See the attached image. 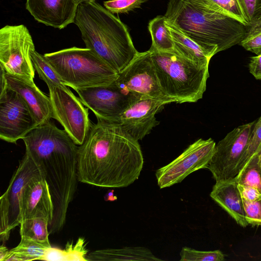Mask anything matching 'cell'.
<instances>
[{
	"instance_id": "e0dca14e",
	"label": "cell",
	"mask_w": 261,
	"mask_h": 261,
	"mask_svg": "<svg viewBox=\"0 0 261 261\" xmlns=\"http://www.w3.org/2000/svg\"><path fill=\"white\" fill-rule=\"evenodd\" d=\"M54 206L48 185L42 176L32 178L24 187L20 198L19 221L35 217L52 222ZM48 225V226H49Z\"/></svg>"
},
{
	"instance_id": "52a82bcc",
	"label": "cell",
	"mask_w": 261,
	"mask_h": 261,
	"mask_svg": "<svg viewBox=\"0 0 261 261\" xmlns=\"http://www.w3.org/2000/svg\"><path fill=\"white\" fill-rule=\"evenodd\" d=\"M33 38L23 24L6 25L0 30V67L6 73L33 82L35 70L31 57Z\"/></svg>"
},
{
	"instance_id": "484cf974",
	"label": "cell",
	"mask_w": 261,
	"mask_h": 261,
	"mask_svg": "<svg viewBox=\"0 0 261 261\" xmlns=\"http://www.w3.org/2000/svg\"><path fill=\"white\" fill-rule=\"evenodd\" d=\"M87 254L85 241L84 238H79L74 244L68 242L63 250L53 247L48 248L43 260L87 261Z\"/></svg>"
},
{
	"instance_id": "3957f363",
	"label": "cell",
	"mask_w": 261,
	"mask_h": 261,
	"mask_svg": "<svg viewBox=\"0 0 261 261\" xmlns=\"http://www.w3.org/2000/svg\"><path fill=\"white\" fill-rule=\"evenodd\" d=\"M74 23L81 32L86 47L118 73L139 53L126 25L95 1L79 4Z\"/></svg>"
},
{
	"instance_id": "4fadbf2b",
	"label": "cell",
	"mask_w": 261,
	"mask_h": 261,
	"mask_svg": "<svg viewBox=\"0 0 261 261\" xmlns=\"http://www.w3.org/2000/svg\"><path fill=\"white\" fill-rule=\"evenodd\" d=\"M85 106L91 110L97 119L116 122L127 107L132 93L116 82L105 86L76 89Z\"/></svg>"
},
{
	"instance_id": "7a4b0ae2",
	"label": "cell",
	"mask_w": 261,
	"mask_h": 261,
	"mask_svg": "<svg viewBox=\"0 0 261 261\" xmlns=\"http://www.w3.org/2000/svg\"><path fill=\"white\" fill-rule=\"evenodd\" d=\"M25 152L38 165L46 181L54 206L49 234L65 225L68 208L76 190L77 146L67 132L50 121L37 126L22 139Z\"/></svg>"
},
{
	"instance_id": "8d00e7d4",
	"label": "cell",
	"mask_w": 261,
	"mask_h": 261,
	"mask_svg": "<svg viewBox=\"0 0 261 261\" xmlns=\"http://www.w3.org/2000/svg\"><path fill=\"white\" fill-rule=\"evenodd\" d=\"M9 250L4 245H2L0 247V261L4 260L7 256Z\"/></svg>"
},
{
	"instance_id": "cb8c5ba5",
	"label": "cell",
	"mask_w": 261,
	"mask_h": 261,
	"mask_svg": "<svg viewBox=\"0 0 261 261\" xmlns=\"http://www.w3.org/2000/svg\"><path fill=\"white\" fill-rule=\"evenodd\" d=\"M48 219L44 217H35L24 219L20 223L21 237L30 238L49 248L51 247L48 236Z\"/></svg>"
},
{
	"instance_id": "9a60e30c",
	"label": "cell",
	"mask_w": 261,
	"mask_h": 261,
	"mask_svg": "<svg viewBox=\"0 0 261 261\" xmlns=\"http://www.w3.org/2000/svg\"><path fill=\"white\" fill-rule=\"evenodd\" d=\"M79 0H26L25 8L38 22L60 30L74 22Z\"/></svg>"
},
{
	"instance_id": "7402d4cb",
	"label": "cell",
	"mask_w": 261,
	"mask_h": 261,
	"mask_svg": "<svg viewBox=\"0 0 261 261\" xmlns=\"http://www.w3.org/2000/svg\"><path fill=\"white\" fill-rule=\"evenodd\" d=\"M48 248L30 238L21 237L19 244L9 251L4 261L43 260Z\"/></svg>"
},
{
	"instance_id": "83f0119b",
	"label": "cell",
	"mask_w": 261,
	"mask_h": 261,
	"mask_svg": "<svg viewBox=\"0 0 261 261\" xmlns=\"http://www.w3.org/2000/svg\"><path fill=\"white\" fill-rule=\"evenodd\" d=\"M238 184L250 186L261 193V168L254 155L236 176Z\"/></svg>"
},
{
	"instance_id": "f35d334b",
	"label": "cell",
	"mask_w": 261,
	"mask_h": 261,
	"mask_svg": "<svg viewBox=\"0 0 261 261\" xmlns=\"http://www.w3.org/2000/svg\"><path fill=\"white\" fill-rule=\"evenodd\" d=\"M81 3L83 2V0H79Z\"/></svg>"
},
{
	"instance_id": "5b68a950",
	"label": "cell",
	"mask_w": 261,
	"mask_h": 261,
	"mask_svg": "<svg viewBox=\"0 0 261 261\" xmlns=\"http://www.w3.org/2000/svg\"><path fill=\"white\" fill-rule=\"evenodd\" d=\"M149 50L165 96L177 103L195 102L202 98L208 66L197 64L175 53Z\"/></svg>"
},
{
	"instance_id": "f546056e",
	"label": "cell",
	"mask_w": 261,
	"mask_h": 261,
	"mask_svg": "<svg viewBox=\"0 0 261 261\" xmlns=\"http://www.w3.org/2000/svg\"><path fill=\"white\" fill-rule=\"evenodd\" d=\"M180 261H223L225 255L219 250L199 251L188 247L182 248L180 253Z\"/></svg>"
},
{
	"instance_id": "8992f818",
	"label": "cell",
	"mask_w": 261,
	"mask_h": 261,
	"mask_svg": "<svg viewBox=\"0 0 261 261\" xmlns=\"http://www.w3.org/2000/svg\"><path fill=\"white\" fill-rule=\"evenodd\" d=\"M65 85L76 89L110 85L118 73L92 50L72 47L44 55Z\"/></svg>"
},
{
	"instance_id": "2e32d148",
	"label": "cell",
	"mask_w": 261,
	"mask_h": 261,
	"mask_svg": "<svg viewBox=\"0 0 261 261\" xmlns=\"http://www.w3.org/2000/svg\"><path fill=\"white\" fill-rule=\"evenodd\" d=\"M42 176L41 171L34 160L27 152L13 174L6 192L1 196L9 208V229L20 224V202L22 192L33 178Z\"/></svg>"
},
{
	"instance_id": "e575fe53",
	"label": "cell",
	"mask_w": 261,
	"mask_h": 261,
	"mask_svg": "<svg viewBox=\"0 0 261 261\" xmlns=\"http://www.w3.org/2000/svg\"><path fill=\"white\" fill-rule=\"evenodd\" d=\"M238 187L243 199L249 201L261 199V193L256 189L240 184Z\"/></svg>"
},
{
	"instance_id": "f1b7e54d",
	"label": "cell",
	"mask_w": 261,
	"mask_h": 261,
	"mask_svg": "<svg viewBox=\"0 0 261 261\" xmlns=\"http://www.w3.org/2000/svg\"><path fill=\"white\" fill-rule=\"evenodd\" d=\"M239 45L256 55L261 53V18L247 26L245 36Z\"/></svg>"
},
{
	"instance_id": "ac0fdd59",
	"label": "cell",
	"mask_w": 261,
	"mask_h": 261,
	"mask_svg": "<svg viewBox=\"0 0 261 261\" xmlns=\"http://www.w3.org/2000/svg\"><path fill=\"white\" fill-rule=\"evenodd\" d=\"M8 87L17 92L29 109L36 127L50 121L53 118L49 97L35 85L23 79L6 73Z\"/></svg>"
},
{
	"instance_id": "4dcf8cb0",
	"label": "cell",
	"mask_w": 261,
	"mask_h": 261,
	"mask_svg": "<svg viewBox=\"0 0 261 261\" xmlns=\"http://www.w3.org/2000/svg\"><path fill=\"white\" fill-rule=\"evenodd\" d=\"M261 145V116L257 120L251 133L247 148L237 168V175Z\"/></svg>"
},
{
	"instance_id": "d590c367",
	"label": "cell",
	"mask_w": 261,
	"mask_h": 261,
	"mask_svg": "<svg viewBox=\"0 0 261 261\" xmlns=\"http://www.w3.org/2000/svg\"><path fill=\"white\" fill-rule=\"evenodd\" d=\"M249 70L257 80H261V53L250 58L248 64Z\"/></svg>"
},
{
	"instance_id": "7c38bea8",
	"label": "cell",
	"mask_w": 261,
	"mask_h": 261,
	"mask_svg": "<svg viewBox=\"0 0 261 261\" xmlns=\"http://www.w3.org/2000/svg\"><path fill=\"white\" fill-rule=\"evenodd\" d=\"M36 127L28 106L19 95L8 89L0 94V138L16 144Z\"/></svg>"
},
{
	"instance_id": "6da1fadb",
	"label": "cell",
	"mask_w": 261,
	"mask_h": 261,
	"mask_svg": "<svg viewBox=\"0 0 261 261\" xmlns=\"http://www.w3.org/2000/svg\"><path fill=\"white\" fill-rule=\"evenodd\" d=\"M97 120L79 146V181L102 188L127 187L143 169L141 147L118 123Z\"/></svg>"
},
{
	"instance_id": "ffe728a7",
	"label": "cell",
	"mask_w": 261,
	"mask_h": 261,
	"mask_svg": "<svg viewBox=\"0 0 261 261\" xmlns=\"http://www.w3.org/2000/svg\"><path fill=\"white\" fill-rule=\"evenodd\" d=\"M166 25L169 30L173 41L175 53L197 64L208 66L211 59L218 53L217 49L206 48L200 45L167 18Z\"/></svg>"
},
{
	"instance_id": "1f68e13d",
	"label": "cell",
	"mask_w": 261,
	"mask_h": 261,
	"mask_svg": "<svg viewBox=\"0 0 261 261\" xmlns=\"http://www.w3.org/2000/svg\"><path fill=\"white\" fill-rule=\"evenodd\" d=\"M146 0H109L105 1L103 5L108 11L115 13H125L139 8Z\"/></svg>"
},
{
	"instance_id": "836d02e7",
	"label": "cell",
	"mask_w": 261,
	"mask_h": 261,
	"mask_svg": "<svg viewBox=\"0 0 261 261\" xmlns=\"http://www.w3.org/2000/svg\"><path fill=\"white\" fill-rule=\"evenodd\" d=\"M249 25L261 18V0H239Z\"/></svg>"
},
{
	"instance_id": "603a6c76",
	"label": "cell",
	"mask_w": 261,
	"mask_h": 261,
	"mask_svg": "<svg viewBox=\"0 0 261 261\" xmlns=\"http://www.w3.org/2000/svg\"><path fill=\"white\" fill-rule=\"evenodd\" d=\"M166 17L157 16L148 23L152 44L149 49L161 52L175 53L173 41L166 25Z\"/></svg>"
},
{
	"instance_id": "d6a6232c",
	"label": "cell",
	"mask_w": 261,
	"mask_h": 261,
	"mask_svg": "<svg viewBox=\"0 0 261 261\" xmlns=\"http://www.w3.org/2000/svg\"><path fill=\"white\" fill-rule=\"evenodd\" d=\"M243 202L245 218L248 224L261 225V199L249 201L243 199Z\"/></svg>"
},
{
	"instance_id": "277c9868",
	"label": "cell",
	"mask_w": 261,
	"mask_h": 261,
	"mask_svg": "<svg viewBox=\"0 0 261 261\" xmlns=\"http://www.w3.org/2000/svg\"><path fill=\"white\" fill-rule=\"evenodd\" d=\"M165 16L199 44L217 53L239 44L247 30L237 20L191 0H169Z\"/></svg>"
},
{
	"instance_id": "d4e9b609",
	"label": "cell",
	"mask_w": 261,
	"mask_h": 261,
	"mask_svg": "<svg viewBox=\"0 0 261 261\" xmlns=\"http://www.w3.org/2000/svg\"><path fill=\"white\" fill-rule=\"evenodd\" d=\"M195 4L212 11L227 15L249 25L239 0H191Z\"/></svg>"
},
{
	"instance_id": "d6986e66",
	"label": "cell",
	"mask_w": 261,
	"mask_h": 261,
	"mask_svg": "<svg viewBox=\"0 0 261 261\" xmlns=\"http://www.w3.org/2000/svg\"><path fill=\"white\" fill-rule=\"evenodd\" d=\"M238 185L236 177L217 181L210 195L239 225L245 227L248 223Z\"/></svg>"
},
{
	"instance_id": "8fae6325",
	"label": "cell",
	"mask_w": 261,
	"mask_h": 261,
	"mask_svg": "<svg viewBox=\"0 0 261 261\" xmlns=\"http://www.w3.org/2000/svg\"><path fill=\"white\" fill-rule=\"evenodd\" d=\"M172 102L174 101L170 99L155 98L132 93L127 107L116 122L138 141L159 124L155 114L163 106Z\"/></svg>"
},
{
	"instance_id": "9c48e42d",
	"label": "cell",
	"mask_w": 261,
	"mask_h": 261,
	"mask_svg": "<svg viewBox=\"0 0 261 261\" xmlns=\"http://www.w3.org/2000/svg\"><path fill=\"white\" fill-rule=\"evenodd\" d=\"M212 139H199L189 145L178 157L155 172L160 189L171 187L182 181L191 173L207 168L216 149Z\"/></svg>"
},
{
	"instance_id": "ba28073f",
	"label": "cell",
	"mask_w": 261,
	"mask_h": 261,
	"mask_svg": "<svg viewBox=\"0 0 261 261\" xmlns=\"http://www.w3.org/2000/svg\"><path fill=\"white\" fill-rule=\"evenodd\" d=\"M53 118L63 127L74 143L81 145L92 126L88 108L68 87L59 86L48 88Z\"/></svg>"
},
{
	"instance_id": "74e56055",
	"label": "cell",
	"mask_w": 261,
	"mask_h": 261,
	"mask_svg": "<svg viewBox=\"0 0 261 261\" xmlns=\"http://www.w3.org/2000/svg\"><path fill=\"white\" fill-rule=\"evenodd\" d=\"M95 0H83V2H94Z\"/></svg>"
},
{
	"instance_id": "4316f807",
	"label": "cell",
	"mask_w": 261,
	"mask_h": 261,
	"mask_svg": "<svg viewBox=\"0 0 261 261\" xmlns=\"http://www.w3.org/2000/svg\"><path fill=\"white\" fill-rule=\"evenodd\" d=\"M31 60L35 71L39 77L47 85L48 88L54 86L67 87L64 82L46 59L44 55L35 50L31 54Z\"/></svg>"
},
{
	"instance_id": "30bf717a",
	"label": "cell",
	"mask_w": 261,
	"mask_h": 261,
	"mask_svg": "<svg viewBox=\"0 0 261 261\" xmlns=\"http://www.w3.org/2000/svg\"><path fill=\"white\" fill-rule=\"evenodd\" d=\"M256 120L235 127L216 145L214 154L207 168L216 181L235 177Z\"/></svg>"
},
{
	"instance_id": "5bb4252c",
	"label": "cell",
	"mask_w": 261,
	"mask_h": 261,
	"mask_svg": "<svg viewBox=\"0 0 261 261\" xmlns=\"http://www.w3.org/2000/svg\"><path fill=\"white\" fill-rule=\"evenodd\" d=\"M115 82L130 93L155 98L172 99L165 96L161 91L149 50L139 52L118 73Z\"/></svg>"
},
{
	"instance_id": "44dd1931",
	"label": "cell",
	"mask_w": 261,
	"mask_h": 261,
	"mask_svg": "<svg viewBox=\"0 0 261 261\" xmlns=\"http://www.w3.org/2000/svg\"><path fill=\"white\" fill-rule=\"evenodd\" d=\"M87 261H159L150 249L140 246L96 250L88 254Z\"/></svg>"
}]
</instances>
